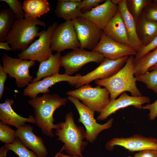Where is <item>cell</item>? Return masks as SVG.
Here are the masks:
<instances>
[{"instance_id": "obj_1", "label": "cell", "mask_w": 157, "mask_h": 157, "mask_svg": "<svg viewBox=\"0 0 157 157\" xmlns=\"http://www.w3.org/2000/svg\"><path fill=\"white\" fill-rule=\"evenodd\" d=\"M67 99L57 94L47 93L28 101L34 109L36 124L44 135L51 138L53 137L52 130L56 129L59 127L58 123L53 124V114L56 109L65 106Z\"/></svg>"}, {"instance_id": "obj_2", "label": "cell", "mask_w": 157, "mask_h": 157, "mask_svg": "<svg viewBox=\"0 0 157 157\" xmlns=\"http://www.w3.org/2000/svg\"><path fill=\"white\" fill-rule=\"evenodd\" d=\"M135 65V57L130 56L123 67L115 74L106 79L96 80L95 83L108 89L110 100L116 99L126 91L130 92L133 96H141V92L136 86V78L134 76Z\"/></svg>"}, {"instance_id": "obj_3", "label": "cell", "mask_w": 157, "mask_h": 157, "mask_svg": "<svg viewBox=\"0 0 157 157\" xmlns=\"http://www.w3.org/2000/svg\"><path fill=\"white\" fill-rule=\"evenodd\" d=\"M65 118V122L58 123L59 127L54 133L57 140L64 143V150L69 156L83 157V151L88 144V141H84L85 130L76 124L72 112L66 113Z\"/></svg>"}, {"instance_id": "obj_4", "label": "cell", "mask_w": 157, "mask_h": 157, "mask_svg": "<svg viewBox=\"0 0 157 157\" xmlns=\"http://www.w3.org/2000/svg\"><path fill=\"white\" fill-rule=\"evenodd\" d=\"M38 26L45 27L46 24L38 18L26 15L24 18L15 19L6 41L13 50L23 51L35 38L39 37L40 32Z\"/></svg>"}, {"instance_id": "obj_5", "label": "cell", "mask_w": 157, "mask_h": 157, "mask_svg": "<svg viewBox=\"0 0 157 157\" xmlns=\"http://www.w3.org/2000/svg\"><path fill=\"white\" fill-rule=\"evenodd\" d=\"M66 94L76 98L90 110L100 113L108 104L110 100V93L105 88L98 85L92 87L85 85L76 89L67 92Z\"/></svg>"}, {"instance_id": "obj_6", "label": "cell", "mask_w": 157, "mask_h": 157, "mask_svg": "<svg viewBox=\"0 0 157 157\" xmlns=\"http://www.w3.org/2000/svg\"><path fill=\"white\" fill-rule=\"evenodd\" d=\"M57 25V23L54 22L49 26L47 30L40 32L39 38L18 54L19 58L40 63L48 59L52 55L51 48V38Z\"/></svg>"}, {"instance_id": "obj_7", "label": "cell", "mask_w": 157, "mask_h": 157, "mask_svg": "<svg viewBox=\"0 0 157 157\" xmlns=\"http://www.w3.org/2000/svg\"><path fill=\"white\" fill-rule=\"evenodd\" d=\"M67 99L74 105L78 113V122L82 123L85 128V139L88 142L93 143L101 132L112 127L113 121V118L104 124H99L94 117L95 111L80 102L76 98L69 96Z\"/></svg>"}, {"instance_id": "obj_8", "label": "cell", "mask_w": 157, "mask_h": 157, "mask_svg": "<svg viewBox=\"0 0 157 157\" xmlns=\"http://www.w3.org/2000/svg\"><path fill=\"white\" fill-rule=\"evenodd\" d=\"M105 58L98 52L89 51L80 47L61 56V67L65 69V74L70 76L79 71L86 64L92 62L101 63Z\"/></svg>"}, {"instance_id": "obj_9", "label": "cell", "mask_w": 157, "mask_h": 157, "mask_svg": "<svg viewBox=\"0 0 157 157\" xmlns=\"http://www.w3.org/2000/svg\"><path fill=\"white\" fill-rule=\"evenodd\" d=\"M1 60L4 71L10 78L15 79L18 88L27 86L31 82L33 77L30 74L29 69L35 65V61L13 58L5 53Z\"/></svg>"}, {"instance_id": "obj_10", "label": "cell", "mask_w": 157, "mask_h": 157, "mask_svg": "<svg viewBox=\"0 0 157 157\" xmlns=\"http://www.w3.org/2000/svg\"><path fill=\"white\" fill-rule=\"evenodd\" d=\"M74 26L71 21H67L58 25L53 33L51 42L52 51L60 53L66 49L80 47Z\"/></svg>"}, {"instance_id": "obj_11", "label": "cell", "mask_w": 157, "mask_h": 157, "mask_svg": "<svg viewBox=\"0 0 157 157\" xmlns=\"http://www.w3.org/2000/svg\"><path fill=\"white\" fill-rule=\"evenodd\" d=\"M71 21L80 43V47L92 50L99 42L103 31L91 22L81 17Z\"/></svg>"}, {"instance_id": "obj_12", "label": "cell", "mask_w": 157, "mask_h": 157, "mask_svg": "<svg viewBox=\"0 0 157 157\" xmlns=\"http://www.w3.org/2000/svg\"><path fill=\"white\" fill-rule=\"evenodd\" d=\"M129 57L125 56L115 60L105 58L95 69L85 75L81 76L75 87L78 88L93 81L105 79L112 76L123 67Z\"/></svg>"}, {"instance_id": "obj_13", "label": "cell", "mask_w": 157, "mask_h": 157, "mask_svg": "<svg viewBox=\"0 0 157 157\" xmlns=\"http://www.w3.org/2000/svg\"><path fill=\"white\" fill-rule=\"evenodd\" d=\"M115 146L123 147L131 152L156 150L157 139L138 134L127 138H114L107 142L105 147L107 150L111 151Z\"/></svg>"}, {"instance_id": "obj_14", "label": "cell", "mask_w": 157, "mask_h": 157, "mask_svg": "<svg viewBox=\"0 0 157 157\" xmlns=\"http://www.w3.org/2000/svg\"><path fill=\"white\" fill-rule=\"evenodd\" d=\"M81 76L80 74L71 76L58 73L52 76L45 77L36 82L30 83L24 89L23 94L24 96L31 99L35 98L40 93L44 94L49 92L50 88L60 82L67 81L71 85H75Z\"/></svg>"}, {"instance_id": "obj_15", "label": "cell", "mask_w": 157, "mask_h": 157, "mask_svg": "<svg viewBox=\"0 0 157 157\" xmlns=\"http://www.w3.org/2000/svg\"><path fill=\"white\" fill-rule=\"evenodd\" d=\"M92 51L100 53L105 58L113 60L135 56L137 52L133 48L112 39L103 32L99 42Z\"/></svg>"}, {"instance_id": "obj_16", "label": "cell", "mask_w": 157, "mask_h": 157, "mask_svg": "<svg viewBox=\"0 0 157 157\" xmlns=\"http://www.w3.org/2000/svg\"><path fill=\"white\" fill-rule=\"evenodd\" d=\"M150 101L148 97L130 96L125 92H124L118 99L110 100L108 106L99 113L97 117V120L102 121L119 109L131 106L142 109L143 104H148Z\"/></svg>"}, {"instance_id": "obj_17", "label": "cell", "mask_w": 157, "mask_h": 157, "mask_svg": "<svg viewBox=\"0 0 157 157\" xmlns=\"http://www.w3.org/2000/svg\"><path fill=\"white\" fill-rule=\"evenodd\" d=\"M118 11L117 5L106 0L90 11L82 13L81 17L91 22L103 30Z\"/></svg>"}, {"instance_id": "obj_18", "label": "cell", "mask_w": 157, "mask_h": 157, "mask_svg": "<svg viewBox=\"0 0 157 157\" xmlns=\"http://www.w3.org/2000/svg\"><path fill=\"white\" fill-rule=\"evenodd\" d=\"M112 1L118 6L131 47L137 52L140 51L143 46L137 35L136 22L127 8L126 0H112Z\"/></svg>"}, {"instance_id": "obj_19", "label": "cell", "mask_w": 157, "mask_h": 157, "mask_svg": "<svg viewBox=\"0 0 157 157\" xmlns=\"http://www.w3.org/2000/svg\"><path fill=\"white\" fill-rule=\"evenodd\" d=\"M33 127L26 124L16 130L17 137L27 148L34 152L38 157H47L48 153L42 139L33 132Z\"/></svg>"}, {"instance_id": "obj_20", "label": "cell", "mask_w": 157, "mask_h": 157, "mask_svg": "<svg viewBox=\"0 0 157 157\" xmlns=\"http://www.w3.org/2000/svg\"><path fill=\"white\" fill-rule=\"evenodd\" d=\"M14 103L11 99H6L0 104V119L4 124L14 126L17 129L26 125V122L36 124L35 117L30 115L28 118L22 117L13 110L12 106Z\"/></svg>"}, {"instance_id": "obj_21", "label": "cell", "mask_w": 157, "mask_h": 157, "mask_svg": "<svg viewBox=\"0 0 157 157\" xmlns=\"http://www.w3.org/2000/svg\"><path fill=\"white\" fill-rule=\"evenodd\" d=\"M103 31L106 35L112 39L131 47L124 24L118 11Z\"/></svg>"}, {"instance_id": "obj_22", "label": "cell", "mask_w": 157, "mask_h": 157, "mask_svg": "<svg viewBox=\"0 0 157 157\" xmlns=\"http://www.w3.org/2000/svg\"><path fill=\"white\" fill-rule=\"evenodd\" d=\"M136 31L143 47L157 36V22L148 18L143 11L136 22Z\"/></svg>"}, {"instance_id": "obj_23", "label": "cell", "mask_w": 157, "mask_h": 157, "mask_svg": "<svg viewBox=\"0 0 157 157\" xmlns=\"http://www.w3.org/2000/svg\"><path fill=\"white\" fill-rule=\"evenodd\" d=\"M81 0H58L54 10L56 16L67 21L81 17Z\"/></svg>"}, {"instance_id": "obj_24", "label": "cell", "mask_w": 157, "mask_h": 157, "mask_svg": "<svg viewBox=\"0 0 157 157\" xmlns=\"http://www.w3.org/2000/svg\"><path fill=\"white\" fill-rule=\"evenodd\" d=\"M60 53L52 54L47 60L40 63L36 76L32 81L33 83L40 81L42 78L52 76L59 73L61 67Z\"/></svg>"}, {"instance_id": "obj_25", "label": "cell", "mask_w": 157, "mask_h": 157, "mask_svg": "<svg viewBox=\"0 0 157 157\" xmlns=\"http://www.w3.org/2000/svg\"><path fill=\"white\" fill-rule=\"evenodd\" d=\"M22 5L25 15L35 18H40L50 10L49 3L46 0H26Z\"/></svg>"}, {"instance_id": "obj_26", "label": "cell", "mask_w": 157, "mask_h": 157, "mask_svg": "<svg viewBox=\"0 0 157 157\" xmlns=\"http://www.w3.org/2000/svg\"><path fill=\"white\" fill-rule=\"evenodd\" d=\"M135 60V77L142 75L157 63V47L143 57Z\"/></svg>"}, {"instance_id": "obj_27", "label": "cell", "mask_w": 157, "mask_h": 157, "mask_svg": "<svg viewBox=\"0 0 157 157\" xmlns=\"http://www.w3.org/2000/svg\"><path fill=\"white\" fill-rule=\"evenodd\" d=\"M15 19L14 14L10 8L0 10V42L6 41L7 35Z\"/></svg>"}, {"instance_id": "obj_28", "label": "cell", "mask_w": 157, "mask_h": 157, "mask_svg": "<svg viewBox=\"0 0 157 157\" xmlns=\"http://www.w3.org/2000/svg\"><path fill=\"white\" fill-rule=\"evenodd\" d=\"M135 77L137 81L145 84L147 88L157 95V66H153L147 72Z\"/></svg>"}, {"instance_id": "obj_29", "label": "cell", "mask_w": 157, "mask_h": 157, "mask_svg": "<svg viewBox=\"0 0 157 157\" xmlns=\"http://www.w3.org/2000/svg\"><path fill=\"white\" fill-rule=\"evenodd\" d=\"M151 0H126L127 8L136 22L146 6Z\"/></svg>"}, {"instance_id": "obj_30", "label": "cell", "mask_w": 157, "mask_h": 157, "mask_svg": "<svg viewBox=\"0 0 157 157\" xmlns=\"http://www.w3.org/2000/svg\"><path fill=\"white\" fill-rule=\"evenodd\" d=\"M9 151L11 150L18 157H38L33 151L28 150L17 138L12 144H5L4 145Z\"/></svg>"}, {"instance_id": "obj_31", "label": "cell", "mask_w": 157, "mask_h": 157, "mask_svg": "<svg viewBox=\"0 0 157 157\" xmlns=\"http://www.w3.org/2000/svg\"><path fill=\"white\" fill-rule=\"evenodd\" d=\"M17 138L16 131L9 126L0 122V141L5 144H12Z\"/></svg>"}, {"instance_id": "obj_32", "label": "cell", "mask_w": 157, "mask_h": 157, "mask_svg": "<svg viewBox=\"0 0 157 157\" xmlns=\"http://www.w3.org/2000/svg\"><path fill=\"white\" fill-rule=\"evenodd\" d=\"M0 1L7 3L14 13L16 19L24 18L25 13L23 5L20 1L17 0H1Z\"/></svg>"}, {"instance_id": "obj_33", "label": "cell", "mask_w": 157, "mask_h": 157, "mask_svg": "<svg viewBox=\"0 0 157 157\" xmlns=\"http://www.w3.org/2000/svg\"><path fill=\"white\" fill-rule=\"evenodd\" d=\"M143 12L149 19L157 22V3L153 1L148 3Z\"/></svg>"}, {"instance_id": "obj_34", "label": "cell", "mask_w": 157, "mask_h": 157, "mask_svg": "<svg viewBox=\"0 0 157 157\" xmlns=\"http://www.w3.org/2000/svg\"><path fill=\"white\" fill-rule=\"evenodd\" d=\"M157 47V36L149 44L137 52L135 57V59L137 60L143 57Z\"/></svg>"}, {"instance_id": "obj_35", "label": "cell", "mask_w": 157, "mask_h": 157, "mask_svg": "<svg viewBox=\"0 0 157 157\" xmlns=\"http://www.w3.org/2000/svg\"><path fill=\"white\" fill-rule=\"evenodd\" d=\"M104 0H83L81 1V10L82 13L90 11L99 5L100 3L104 2Z\"/></svg>"}, {"instance_id": "obj_36", "label": "cell", "mask_w": 157, "mask_h": 157, "mask_svg": "<svg viewBox=\"0 0 157 157\" xmlns=\"http://www.w3.org/2000/svg\"><path fill=\"white\" fill-rule=\"evenodd\" d=\"M142 109L149 110V119L151 121L154 120L157 117V99L153 103L147 104L143 106Z\"/></svg>"}, {"instance_id": "obj_37", "label": "cell", "mask_w": 157, "mask_h": 157, "mask_svg": "<svg viewBox=\"0 0 157 157\" xmlns=\"http://www.w3.org/2000/svg\"><path fill=\"white\" fill-rule=\"evenodd\" d=\"M6 74L4 71L3 66L0 64V99L2 98L4 90V84L7 78Z\"/></svg>"}, {"instance_id": "obj_38", "label": "cell", "mask_w": 157, "mask_h": 157, "mask_svg": "<svg viewBox=\"0 0 157 157\" xmlns=\"http://www.w3.org/2000/svg\"><path fill=\"white\" fill-rule=\"evenodd\" d=\"M134 157H157L156 150H144L135 154Z\"/></svg>"}, {"instance_id": "obj_39", "label": "cell", "mask_w": 157, "mask_h": 157, "mask_svg": "<svg viewBox=\"0 0 157 157\" xmlns=\"http://www.w3.org/2000/svg\"><path fill=\"white\" fill-rule=\"evenodd\" d=\"M7 42H0V49L5 50L6 51H12L13 50Z\"/></svg>"}, {"instance_id": "obj_40", "label": "cell", "mask_w": 157, "mask_h": 157, "mask_svg": "<svg viewBox=\"0 0 157 157\" xmlns=\"http://www.w3.org/2000/svg\"><path fill=\"white\" fill-rule=\"evenodd\" d=\"M9 150L4 146L0 149V157H6Z\"/></svg>"}, {"instance_id": "obj_41", "label": "cell", "mask_w": 157, "mask_h": 157, "mask_svg": "<svg viewBox=\"0 0 157 157\" xmlns=\"http://www.w3.org/2000/svg\"><path fill=\"white\" fill-rule=\"evenodd\" d=\"M58 157H80L78 156H68L60 153Z\"/></svg>"}, {"instance_id": "obj_42", "label": "cell", "mask_w": 157, "mask_h": 157, "mask_svg": "<svg viewBox=\"0 0 157 157\" xmlns=\"http://www.w3.org/2000/svg\"><path fill=\"white\" fill-rule=\"evenodd\" d=\"M63 150H64V146L62 147L60 150L56 153L54 157H58L59 154Z\"/></svg>"}, {"instance_id": "obj_43", "label": "cell", "mask_w": 157, "mask_h": 157, "mask_svg": "<svg viewBox=\"0 0 157 157\" xmlns=\"http://www.w3.org/2000/svg\"><path fill=\"white\" fill-rule=\"evenodd\" d=\"M153 1L157 3V0H153Z\"/></svg>"}, {"instance_id": "obj_44", "label": "cell", "mask_w": 157, "mask_h": 157, "mask_svg": "<svg viewBox=\"0 0 157 157\" xmlns=\"http://www.w3.org/2000/svg\"><path fill=\"white\" fill-rule=\"evenodd\" d=\"M153 66H157V63Z\"/></svg>"}, {"instance_id": "obj_45", "label": "cell", "mask_w": 157, "mask_h": 157, "mask_svg": "<svg viewBox=\"0 0 157 157\" xmlns=\"http://www.w3.org/2000/svg\"><path fill=\"white\" fill-rule=\"evenodd\" d=\"M132 157V156H128V157Z\"/></svg>"}, {"instance_id": "obj_46", "label": "cell", "mask_w": 157, "mask_h": 157, "mask_svg": "<svg viewBox=\"0 0 157 157\" xmlns=\"http://www.w3.org/2000/svg\"><path fill=\"white\" fill-rule=\"evenodd\" d=\"M156 150H157V149H156Z\"/></svg>"}]
</instances>
